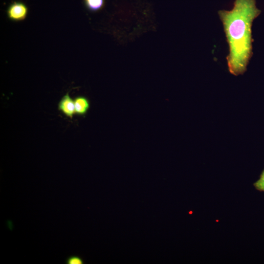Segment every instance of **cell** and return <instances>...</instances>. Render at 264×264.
Listing matches in <instances>:
<instances>
[{
    "label": "cell",
    "instance_id": "6da1fadb",
    "mask_svg": "<svg viewBox=\"0 0 264 264\" xmlns=\"http://www.w3.org/2000/svg\"><path fill=\"white\" fill-rule=\"evenodd\" d=\"M261 13L255 0H235L231 10L218 11L229 46L228 69L234 76L246 71L253 54L252 25Z\"/></svg>",
    "mask_w": 264,
    "mask_h": 264
},
{
    "label": "cell",
    "instance_id": "7a4b0ae2",
    "mask_svg": "<svg viewBox=\"0 0 264 264\" xmlns=\"http://www.w3.org/2000/svg\"><path fill=\"white\" fill-rule=\"evenodd\" d=\"M27 6L21 1H14L7 9L8 18L12 21L18 22L24 20L28 14Z\"/></svg>",
    "mask_w": 264,
    "mask_h": 264
},
{
    "label": "cell",
    "instance_id": "3957f363",
    "mask_svg": "<svg viewBox=\"0 0 264 264\" xmlns=\"http://www.w3.org/2000/svg\"><path fill=\"white\" fill-rule=\"evenodd\" d=\"M58 109L63 114L70 119H72L75 114L74 99L68 92L64 95L58 104Z\"/></svg>",
    "mask_w": 264,
    "mask_h": 264
},
{
    "label": "cell",
    "instance_id": "277c9868",
    "mask_svg": "<svg viewBox=\"0 0 264 264\" xmlns=\"http://www.w3.org/2000/svg\"><path fill=\"white\" fill-rule=\"evenodd\" d=\"M74 102L75 114L79 116L85 115L90 106L88 99L84 96L79 95L74 98Z\"/></svg>",
    "mask_w": 264,
    "mask_h": 264
},
{
    "label": "cell",
    "instance_id": "5b68a950",
    "mask_svg": "<svg viewBox=\"0 0 264 264\" xmlns=\"http://www.w3.org/2000/svg\"><path fill=\"white\" fill-rule=\"evenodd\" d=\"M87 9L90 12H97L105 5V0H84Z\"/></svg>",
    "mask_w": 264,
    "mask_h": 264
},
{
    "label": "cell",
    "instance_id": "8992f818",
    "mask_svg": "<svg viewBox=\"0 0 264 264\" xmlns=\"http://www.w3.org/2000/svg\"><path fill=\"white\" fill-rule=\"evenodd\" d=\"M254 186L258 191L264 192V170L261 174L259 179L254 183Z\"/></svg>",
    "mask_w": 264,
    "mask_h": 264
},
{
    "label": "cell",
    "instance_id": "52a82bcc",
    "mask_svg": "<svg viewBox=\"0 0 264 264\" xmlns=\"http://www.w3.org/2000/svg\"><path fill=\"white\" fill-rule=\"evenodd\" d=\"M67 262L69 264H81L83 263L81 259L76 256L69 258Z\"/></svg>",
    "mask_w": 264,
    "mask_h": 264
}]
</instances>
